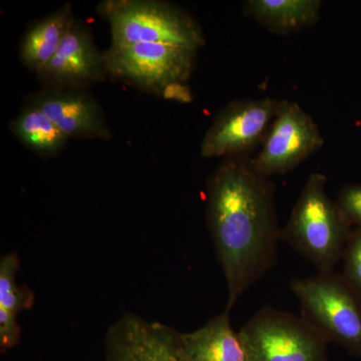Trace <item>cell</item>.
<instances>
[{"mask_svg":"<svg viewBox=\"0 0 361 361\" xmlns=\"http://www.w3.org/2000/svg\"><path fill=\"white\" fill-rule=\"evenodd\" d=\"M13 132L28 148L40 154L56 153L68 139L37 106L26 109L18 116L13 123Z\"/></svg>","mask_w":361,"mask_h":361,"instance_id":"16","label":"cell"},{"mask_svg":"<svg viewBox=\"0 0 361 361\" xmlns=\"http://www.w3.org/2000/svg\"><path fill=\"white\" fill-rule=\"evenodd\" d=\"M301 314L327 342L361 358V298L341 274L320 273L290 283Z\"/></svg>","mask_w":361,"mask_h":361,"instance_id":"3","label":"cell"},{"mask_svg":"<svg viewBox=\"0 0 361 361\" xmlns=\"http://www.w3.org/2000/svg\"><path fill=\"white\" fill-rule=\"evenodd\" d=\"M73 21L71 7L66 6L33 26L26 33L21 47L23 63L39 73L44 70L58 51Z\"/></svg>","mask_w":361,"mask_h":361,"instance_id":"15","label":"cell"},{"mask_svg":"<svg viewBox=\"0 0 361 361\" xmlns=\"http://www.w3.org/2000/svg\"><path fill=\"white\" fill-rule=\"evenodd\" d=\"M172 341L179 361H248L239 334L232 329L226 311L194 331L173 329Z\"/></svg>","mask_w":361,"mask_h":361,"instance_id":"10","label":"cell"},{"mask_svg":"<svg viewBox=\"0 0 361 361\" xmlns=\"http://www.w3.org/2000/svg\"><path fill=\"white\" fill-rule=\"evenodd\" d=\"M323 142L312 116L298 104L282 101L262 148L251 164L264 177L286 174L322 148Z\"/></svg>","mask_w":361,"mask_h":361,"instance_id":"8","label":"cell"},{"mask_svg":"<svg viewBox=\"0 0 361 361\" xmlns=\"http://www.w3.org/2000/svg\"><path fill=\"white\" fill-rule=\"evenodd\" d=\"M281 103L263 97L228 104L207 130L201 155L206 159L250 157L262 146Z\"/></svg>","mask_w":361,"mask_h":361,"instance_id":"7","label":"cell"},{"mask_svg":"<svg viewBox=\"0 0 361 361\" xmlns=\"http://www.w3.org/2000/svg\"><path fill=\"white\" fill-rule=\"evenodd\" d=\"M161 94L165 99L178 102H191V92L189 87L184 84L169 85L163 90Z\"/></svg>","mask_w":361,"mask_h":361,"instance_id":"19","label":"cell"},{"mask_svg":"<svg viewBox=\"0 0 361 361\" xmlns=\"http://www.w3.org/2000/svg\"><path fill=\"white\" fill-rule=\"evenodd\" d=\"M238 334L248 361H329L326 339L288 311L265 306Z\"/></svg>","mask_w":361,"mask_h":361,"instance_id":"5","label":"cell"},{"mask_svg":"<svg viewBox=\"0 0 361 361\" xmlns=\"http://www.w3.org/2000/svg\"><path fill=\"white\" fill-rule=\"evenodd\" d=\"M322 6L320 0H248L243 13L269 32L284 35L315 25Z\"/></svg>","mask_w":361,"mask_h":361,"instance_id":"13","label":"cell"},{"mask_svg":"<svg viewBox=\"0 0 361 361\" xmlns=\"http://www.w3.org/2000/svg\"><path fill=\"white\" fill-rule=\"evenodd\" d=\"M20 260L16 253L0 259V348L2 353L14 348L20 341L21 329L18 316L35 304V294L26 286H18L16 274Z\"/></svg>","mask_w":361,"mask_h":361,"instance_id":"14","label":"cell"},{"mask_svg":"<svg viewBox=\"0 0 361 361\" xmlns=\"http://www.w3.org/2000/svg\"><path fill=\"white\" fill-rule=\"evenodd\" d=\"M104 68L103 56L89 32L73 21L58 51L40 73L58 82H80L99 78Z\"/></svg>","mask_w":361,"mask_h":361,"instance_id":"12","label":"cell"},{"mask_svg":"<svg viewBox=\"0 0 361 361\" xmlns=\"http://www.w3.org/2000/svg\"><path fill=\"white\" fill-rule=\"evenodd\" d=\"M336 202L350 225L361 229V183L341 188Z\"/></svg>","mask_w":361,"mask_h":361,"instance_id":"18","label":"cell"},{"mask_svg":"<svg viewBox=\"0 0 361 361\" xmlns=\"http://www.w3.org/2000/svg\"><path fill=\"white\" fill-rule=\"evenodd\" d=\"M207 224L226 284L229 312L276 262L275 186L250 157L227 158L208 180Z\"/></svg>","mask_w":361,"mask_h":361,"instance_id":"1","label":"cell"},{"mask_svg":"<svg viewBox=\"0 0 361 361\" xmlns=\"http://www.w3.org/2000/svg\"><path fill=\"white\" fill-rule=\"evenodd\" d=\"M342 276L361 298V229L353 228L342 254Z\"/></svg>","mask_w":361,"mask_h":361,"instance_id":"17","label":"cell"},{"mask_svg":"<svg viewBox=\"0 0 361 361\" xmlns=\"http://www.w3.org/2000/svg\"><path fill=\"white\" fill-rule=\"evenodd\" d=\"M326 183L322 173L308 178L280 231V239L320 273L334 272L353 229L337 202L327 195Z\"/></svg>","mask_w":361,"mask_h":361,"instance_id":"2","label":"cell"},{"mask_svg":"<svg viewBox=\"0 0 361 361\" xmlns=\"http://www.w3.org/2000/svg\"><path fill=\"white\" fill-rule=\"evenodd\" d=\"M172 327L123 313L109 327L104 338L106 361H179Z\"/></svg>","mask_w":361,"mask_h":361,"instance_id":"9","label":"cell"},{"mask_svg":"<svg viewBox=\"0 0 361 361\" xmlns=\"http://www.w3.org/2000/svg\"><path fill=\"white\" fill-rule=\"evenodd\" d=\"M113 45L170 44L198 51L205 44L196 21L179 7L149 0H113L99 6Z\"/></svg>","mask_w":361,"mask_h":361,"instance_id":"4","label":"cell"},{"mask_svg":"<svg viewBox=\"0 0 361 361\" xmlns=\"http://www.w3.org/2000/svg\"><path fill=\"white\" fill-rule=\"evenodd\" d=\"M196 52L170 44H111L103 58L104 68L116 77L161 92L169 85L186 82L193 71Z\"/></svg>","mask_w":361,"mask_h":361,"instance_id":"6","label":"cell"},{"mask_svg":"<svg viewBox=\"0 0 361 361\" xmlns=\"http://www.w3.org/2000/svg\"><path fill=\"white\" fill-rule=\"evenodd\" d=\"M35 106L68 137H108L110 135L101 109L87 94L54 92L40 97Z\"/></svg>","mask_w":361,"mask_h":361,"instance_id":"11","label":"cell"}]
</instances>
